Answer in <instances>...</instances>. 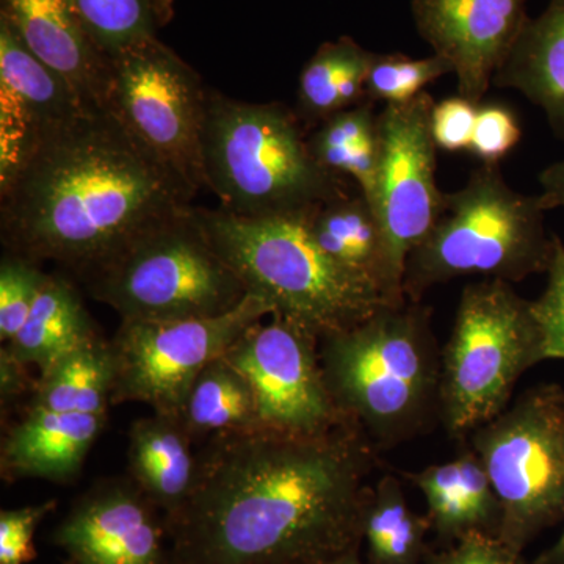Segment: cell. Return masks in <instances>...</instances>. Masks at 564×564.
Segmentation results:
<instances>
[{"label": "cell", "instance_id": "cell-14", "mask_svg": "<svg viewBox=\"0 0 564 564\" xmlns=\"http://www.w3.org/2000/svg\"><path fill=\"white\" fill-rule=\"evenodd\" d=\"M165 516L131 478L93 486L58 524L54 543L73 564H170Z\"/></svg>", "mask_w": 564, "mask_h": 564}, {"label": "cell", "instance_id": "cell-24", "mask_svg": "<svg viewBox=\"0 0 564 564\" xmlns=\"http://www.w3.org/2000/svg\"><path fill=\"white\" fill-rule=\"evenodd\" d=\"M375 55L350 36L323 43L300 73V120L318 126L340 111L369 101L366 80Z\"/></svg>", "mask_w": 564, "mask_h": 564}, {"label": "cell", "instance_id": "cell-12", "mask_svg": "<svg viewBox=\"0 0 564 564\" xmlns=\"http://www.w3.org/2000/svg\"><path fill=\"white\" fill-rule=\"evenodd\" d=\"M254 323L225 351L247 378L265 429L321 434L350 423L337 410L321 362V337L273 313Z\"/></svg>", "mask_w": 564, "mask_h": 564}, {"label": "cell", "instance_id": "cell-37", "mask_svg": "<svg viewBox=\"0 0 564 564\" xmlns=\"http://www.w3.org/2000/svg\"><path fill=\"white\" fill-rule=\"evenodd\" d=\"M36 381L29 375V366L18 361L6 348L0 350V397L2 404L13 403L25 392L35 391Z\"/></svg>", "mask_w": 564, "mask_h": 564}, {"label": "cell", "instance_id": "cell-5", "mask_svg": "<svg viewBox=\"0 0 564 564\" xmlns=\"http://www.w3.org/2000/svg\"><path fill=\"white\" fill-rule=\"evenodd\" d=\"M195 212L248 292L318 337L351 328L393 304L318 247L310 228L313 210L261 218L203 207Z\"/></svg>", "mask_w": 564, "mask_h": 564}, {"label": "cell", "instance_id": "cell-36", "mask_svg": "<svg viewBox=\"0 0 564 564\" xmlns=\"http://www.w3.org/2000/svg\"><path fill=\"white\" fill-rule=\"evenodd\" d=\"M425 564H522V556L513 554L488 534H469L441 554L430 552Z\"/></svg>", "mask_w": 564, "mask_h": 564}, {"label": "cell", "instance_id": "cell-38", "mask_svg": "<svg viewBox=\"0 0 564 564\" xmlns=\"http://www.w3.org/2000/svg\"><path fill=\"white\" fill-rule=\"evenodd\" d=\"M545 210L564 209V161L552 163L538 176Z\"/></svg>", "mask_w": 564, "mask_h": 564}, {"label": "cell", "instance_id": "cell-8", "mask_svg": "<svg viewBox=\"0 0 564 564\" xmlns=\"http://www.w3.org/2000/svg\"><path fill=\"white\" fill-rule=\"evenodd\" d=\"M84 284L121 321L217 317L250 293L210 242L195 206L141 234Z\"/></svg>", "mask_w": 564, "mask_h": 564}, {"label": "cell", "instance_id": "cell-1", "mask_svg": "<svg viewBox=\"0 0 564 564\" xmlns=\"http://www.w3.org/2000/svg\"><path fill=\"white\" fill-rule=\"evenodd\" d=\"M377 452L352 423L210 437L191 499L166 522L170 564H315L358 551Z\"/></svg>", "mask_w": 564, "mask_h": 564}, {"label": "cell", "instance_id": "cell-16", "mask_svg": "<svg viewBox=\"0 0 564 564\" xmlns=\"http://www.w3.org/2000/svg\"><path fill=\"white\" fill-rule=\"evenodd\" d=\"M85 107L90 106L0 18V180L13 172L41 132Z\"/></svg>", "mask_w": 564, "mask_h": 564}, {"label": "cell", "instance_id": "cell-30", "mask_svg": "<svg viewBox=\"0 0 564 564\" xmlns=\"http://www.w3.org/2000/svg\"><path fill=\"white\" fill-rule=\"evenodd\" d=\"M454 66L441 55L413 58L399 54H377L367 74V98L384 106H399L421 96L430 84L454 74Z\"/></svg>", "mask_w": 564, "mask_h": 564}, {"label": "cell", "instance_id": "cell-20", "mask_svg": "<svg viewBox=\"0 0 564 564\" xmlns=\"http://www.w3.org/2000/svg\"><path fill=\"white\" fill-rule=\"evenodd\" d=\"M315 242L329 258L370 282L389 303L406 302L403 274L397 270L372 204L361 193L322 204L311 212Z\"/></svg>", "mask_w": 564, "mask_h": 564}, {"label": "cell", "instance_id": "cell-27", "mask_svg": "<svg viewBox=\"0 0 564 564\" xmlns=\"http://www.w3.org/2000/svg\"><path fill=\"white\" fill-rule=\"evenodd\" d=\"M181 421L193 441L262 426L250 383L225 358L215 359L196 378Z\"/></svg>", "mask_w": 564, "mask_h": 564}, {"label": "cell", "instance_id": "cell-11", "mask_svg": "<svg viewBox=\"0 0 564 564\" xmlns=\"http://www.w3.org/2000/svg\"><path fill=\"white\" fill-rule=\"evenodd\" d=\"M107 55L104 109L198 193L204 187L202 139L209 95L198 74L158 36Z\"/></svg>", "mask_w": 564, "mask_h": 564}, {"label": "cell", "instance_id": "cell-40", "mask_svg": "<svg viewBox=\"0 0 564 564\" xmlns=\"http://www.w3.org/2000/svg\"><path fill=\"white\" fill-rule=\"evenodd\" d=\"M315 564H364L361 558H359V549L358 551L345 552V554H340L337 556H333V558L325 560V562L315 563Z\"/></svg>", "mask_w": 564, "mask_h": 564}, {"label": "cell", "instance_id": "cell-21", "mask_svg": "<svg viewBox=\"0 0 564 564\" xmlns=\"http://www.w3.org/2000/svg\"><path fill=\"white\" fill-rule=\"evenodd\" d=\"M180 417L152 413L129 429V478L169 522L191 499L198 452Z\"/></svg>", "mask_w": 564, "mask_h": 564}, {"label": "cell", "instance_id": "cell-10", "mask_svg": "<svg viewBox=\"0 0 564 564\" xmlns=\"http://www.w3.org/2000/svg\"><path fill=\"white\" fill-rule=\"evenodd\" d=\"M273 304L248 293L236 310L185 321H121L110 339L115 380L111 404L143 403L152 413L180 417L198 375Z\"/></svg>", "mask_w": 564, "mask_h": 564}, {"label": "cell", "instance_id": "cell-28", "mask_svg": "<svg viewBox=\"0 0 564 564\" xmlns=\"http://www.w3.org/2000/svg\"><path fill=\"white\" fill-rule=\"evenodd\" d=\"M430 530V519L410 507L399 478L383 475L373 485L362 522L369 564L426 563Z\"/></svg>", "mask_w": 564, "mask_h": 564}, {"label": "cell", "instance_id": "cell-19", "mask_svg": "<svg viewBox=\"0 0 564 564\" xmlns=\"http://www.w3.org/2000/svg\"><path fill=\"white\" fill-rule=\"evenodd\" d=\"M404 475L425 497L426 518L444 543L475 533L499 538L502 508L480 456L469 445L451 462Z\"/></svg>", "mask_w": 564, "mask_h": 564}, {"label": "cell", "instance_id": "cell-7", "mask_svg": "<svg viewBox=\"0 0 564 564\" xmlns=\"http://www.w3.org/2000/svg\"><path fill=\"white\" fill-rule=\"evenodd\" d=\"M541 362L543 332L533 302L507 281L466 285L441 351V423L448 436L466 443L502 414L522 375Z\"/></svg>", "mask_w": 564, "mask_h": 564}, {"label": "cell", "instance_id": "cell-22", "mask_svg": "<svg viewBox=\"0 0 564 564\" xmlns=\"http://www.w3.org/2000/svg\"><path fill=\"white\" fill-rule=\"evenodd\" d=\"M492 85L519 91L540 107L564 143V0H551L540 17L529 18Z\"/></svg>", "mask_w": 564, "mask_h": 564}, {"label": "cell", "instance_id": "cell-15", "mask_svg": "<svg viewBox=\"0 0 564 564\" xmlns=\"http://www.w3.org/2000/svg\"><path fill=\"white\" fill-rule=\"evenodd\" d=\"M529 0H413L422 40L454 66L458 95L480 104L513 50Z\"/></svg>", "mask_w": 564, "mask_h": 564}, {"label": "cell", "instance_id": "cell-29", "mask_svg": "<svg viewBox=\"0 0 564 564\" xmlns=\"http://www.w3.org/2000/svg\"><path fill=\"white\" fill-rule=\"evenodd\" d=\"M85 31L106 54L154 39L161 22L155 0H69Z\"/></svg>", "mask_w": 564, "mask_h": 564}, {"label": "cell", "instance_id": "cell-9", "mask_svg": "<svg viewBox=\"0 0 564 564\" xmlns=\"http://www.w3.org/2000/svg\"><path fill=\"white\" fill-rule=\"evenodd\" d=\"M500 508L499 540L522 556L534 538L564 519V388L527 389L470 434Z\"/></svg>", "mask_w": 564, "mask_h": 564}, {"label": "cell", "instance_id": "cell-23", "mask_svg": "<svg viewBox=\"0 0 564 564\" xmlns=\"http://www.w3.org/2000/svg\"><path fill=\"white\" fill-rule=\"evenodd\" d=\"M98 336L76 288L61 274L46 273L28 322L3 348L18 361L43 373L66 352Z\"/></svg>", "mask_w": 564, "mask_h": 564}, {"label": "cell", "instance_id": "cell-26", "mask_svg": "<svg viewBox=\"0 0 564 564\" xmlns=\"http://www.w3.org/2000/svg\"><path fill=\"white\" fill-rule=\"evenodd\" d=\"M315 161L326 172L348 177L372 202L380 169V137L375 102L334 115L307 139Z\"/></svg>", "mask_w": 564, "mask_h": 564}, {"label": "cell", "instance_id": "cell-32", "mask_svg": "<svg viewBox=\"0 0 564 564\" xmlns=\"http://www.w3.org/2000/svg\"><path fill=\"white\" fill-rule=\"evenodd\" d=\"M547 284L533 310L543 332L544 361H564V243L555 236L554 256L547 270Z\"/></svg>", "mask_w": 564, "mask_h": 564}, {"label": "cell", "instance_id": "cell-2", "mask_svg": "<svg viewBox=\"0 0 564 564\" xmlns=\"http://www.w3.org/2000/svg\"><path fill=\"white\" fill-rule=\"evenodd\" d=\"M195 196L110 110L85 107L0 180V239L9 254L85 282Z\"/></svg>", "mask_w": 564, "mask_h": 564}, {"label": "cell", "instance_id": "cell-4", "mask_svg": "<svg viewBox=\"0 0 564 564\" xmlns=\"http://www.w3.org/2000/svg\"><path fill=\"white\" fill-rule=\"evenodd\" d=\"M202 166L204 187L237 217L304 214L348 193L315 161L299 113L281 102L209 91Z\"/></svg>", "mask_w": 564, "mask_h": 564}, {"label": "cell", "instance_id": "cell-31", "mask_svg": "<svg viewBox=\"0 0 564 564\" xmlns=\"http://www.w3.org/2000/svg\"><path fill=\"white\" fill-rule=\"evenodd\" d=\"M46 273L39 263L6 252L0 262V340L9 344L28 322Z\"/></svg>", "mask_w": 564, "mask_h": 564}, {"label": "cell", "instance_id": "cell-3", "mask_svg": "<svg viewBox=\"0 0 564 564\" xmlns=\"http://www.w3.org/2000/svg\"><path fill=\"white\" fill-rule=\"evenodd\" d=\"M425 304H389L321 337L326 386L340 414L377 451L408 443L441 422V351Z\"/></svg>", "mask_w": 564, "mask_h": 564}, {"label": "cell", "instance_id": "cell-17", "mask_svg": "<svg viewBox=\"0 0 564 564\" xmlns=\"http://www.w3.org/2000/svg\"><path fill=\"white\" fill-rule=\"evenodd\" d=\"M0 18L85 106L104 109L109 55L85 31L69 0H2Z\"/></svg>", "mask_w": 564, "mask_h": 564}, {"label": "cell", "instance_id": "cell-18", "mask_svg": "<svg viewBox=\"0 0 564 564\" xmlns=\"http://www.w3.org/2000/svg\"><path fill=\"white\" fill-rule=\"evenodd\" d=\"M107 417L29 408L24 419L3 437L2 477L69 481L101 436Z\"/></svg>", "mask_w": 564, "mask_h": 564}, {"label": "cell", "instance_id": "cell-6", "mask_svg": "<svg viewBox=\"0 0 564 564\" xmlns=\"http://www.w3.org/2000/svg\"><path fill=\"white\" fill-rule=\"evenodd\" d=\"M541 195L516 192L500 165L481 163L459 191L445 193L443 215L408 256L403 291L421 303L434 285L459 278L521 282L547 273L555 236L545 231Z\"/></svg>", "mask_w": 564, "mask_h": 564}, {"label": "cell", "instance_id": "cell-35", "mask_svg": "<svg viewBox=\"0 0 564 564\" xmlns=\"http://www.w3.org/2000/svg\"><path fill=\"white\" fill-rule=\"evenodd\" d=\"M478 107L480 104L459 95L434 104L430 126L437 150L452 154L470 151Z\"/></svg>", "mask_w": 564, "mask_h": 564}, {"label": "cell", "instance_id": "cell-34", "mask_svg": "<svg viewBox=\"0 0 564 564\" xmlns=\"http://www.w3.org/2000/svg\"><path fill=\"white\" fill-rule=\"evenodd\" d=\"M55 508L57 500L52 499L0 513V564H28L36 558L33 536Z\"/></svg>", "mask_w": 564, "mask_h": 564}, {"label": "cell", "instance_id": "cell-39", "mask_svg": "<svg viewBox=\"0 0 564 564\" xmlns=\"http://www.w3.org/2000/svg\"><path fill=\"white\" fill-rule=\"evenodd\" d=\"M533 564H564V532L551 549L534 560Z\"/></svg>", "mask_w": 564, "mask_h": 564}, {"label": "cell", "instance_id": "cell-33", "mask_svg": "<svg viewBox=\"0 0 564 564\" xmlns=\"http://www.w3.org/2000/svg\"><path fill=\"white\" fill-rule=\"evenodd\" d=\"M522 129L518 118L500 104L478 107L470 154L481 163L500 165V162L518 147Z\"/></svg>", "mask_w": 564, "mask_h": 564}, {"label": "cell", "instance_id": "cell-13", "mask_svg": "<svg viewBox=\"0 0 564 564\" xmlns=\"http://www.w3.org/2000/svg\"><path fill=\"white\" fill-rule=\"evenodd\" d=\"M433 96H421L378 113L380 169L372 204L397 270L433 231L445 192L436 181L437 147L432 135Z\"/></svg>", "mask_w": 564, "mask_h": 564}, {"label": "cell", "instance_id": "cell-25", "mask_svg": "<svg viewBox=\"0 0 564 564\" xmlns=\"http://www.w3.org/2000/svg\"><path fill=\"white\" fill-rule=\"evenodd\" d=\"M113 380L110 339L99 334L40 373L29 408L109 415Z\"/></svg>", "mask_w": 564, "mask_h": 564}]
</instances>
